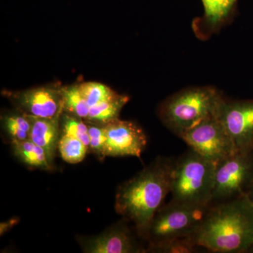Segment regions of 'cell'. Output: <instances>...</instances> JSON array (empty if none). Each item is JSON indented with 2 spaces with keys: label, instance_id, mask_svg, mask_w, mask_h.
Listing matches in <instances>:
<instances>
[{
  "label": "cell",
  "instance_id": "6da1fadb",
  "mask_svg": "<svg viewBox=\"0 0 253 253\" xmlns=\"http://www.w3.org/2000/svg\"><path fill=\"white\" fill-rule=\"evenodd\" d=\"M174 160L158 157L132 179L118 187L115 209L131 223L144 240L150 223L170 193Z\"/></svg>",
  "mask_w": 253,
  "mask_h": 253
},
{
  "label": "cell",
  "instance_id": "7a4b0ae2",
  "mask_svg": "<svg viewBox=\"0 0 253 253\" xmlns=\"http://www.w3.org/2000/svg\"><path fill=\"white\" fill-rule=\"evenodd\" d=\"M193 239L209 252L247 253L253 244V204L245 195L211 205Z\"/></svg>",
  "mask_w": 253,
  "mask_h": 253
},
{
  "label": "cell",
  "instance_id": "3957f363",
  "mask_svg": "<svg viewBox=\"0 0 253 253\" xmlns=\"http://www.w3.org/2000/svg\"><path fill=\"white\" fill-rule=\"evenodd\" d=\"M222 95L212 86L186 88L167 98L158 115L163 124L180 136L206 120L216 116Z\"/></svg>",
  "mask_w": 253,
  "mask_h": 253
},
{
  "label": "cell",
  "instance_id": "277c9868",
  "mask_svg": "<svg viewBox=\"0 0 253 253\" xmlns=\"http://www.w3.org/2000/svg\"><path fill=\"white\" fill-rule=\"evenodd\" d=\"M216 165L192 149L174 160L170 184L172 201L194 207H209Z\"/></svg>",
  "mask_w": 253,
  "mask_h": 253
},
{
  "label": "cell",
  "instance_id": "5b68a950",
  "mask_svg": "<svg viewBox=\"0 0 253 253\" xmlns=\"http://www.w3.org/2000/svg\"><path fill=\"white\" fill-rule=\"evenodd\" d=\"M208 208L194 207L173 201L163 206L153 217L145 234L144 240L148 243L147 248L179 238L193 237Z\"/></svg>",
  "mask_w": 253,
  "mask_h": 253
},
{
  "label": "cell",
  "instance_id": "8992f818",
  "mask_svg": "<svg viewBox=\"0 0 253 253\" xmlns=\"http://www.w3.org/2000/svg\"><path fill=\"white\" fill-rule=\"evenodd\" d=\"M253 183V149L239 151L216 165L211 204L247 194Z\"/></svg>",
  "mask_w": 253,
  "mask_h": 253
},
{
  "label": "cell",
  "instance_id": "52a82bcc",
  "mask_svg": "<svg viewBox=\"0 0 253 253\" xmlns=\"http://www.w3.org/2000/svg\"><path fill=\"white\" fill-rule=\"evenodd\" d=\"M179 138L185 141L190 149L216 164L239 151L216 116L186 131Z\"/></svg>",
  "mask_w": 253,
  "mask_h": 253
},
{
  "label": "cell",
  "instance_id": "ba28073f",
  "mask_svg": "<svg viewBox=\"0 0 253 253\" xmlns=\"http://www.w3.org/2000/svg\"><path fill=\"white\" fill-rule=\"evenodd\" d=\"M216 117L222 123L239 151L253 149V99L224 98Z\"/></svg>",
  "mask_w": 253,
  "mask_h": 253
},
{
  "label": "cell",
  "instance_id": "9c48e42d",
  "mask_svg": "<svg viewBox=\"0 0 253 253\" xmlns=\"http://www.w3.org/2000/svg\"><path fill=\"white\" fill-rule=\"evenodd\" d=\"M123 219L99 235L77 236L83 252L86 253H140L146 249L138 242L136 236Z\"/></svg>",
  "mask_w": 253,
  "mask_h": 253
},
{
  "label": "cell",
  "instance_id": "30bf717a",
  "mask_svg": "<svg viewBox=\"0 0 253 253\" xmlns=\"http://www.w3.org/2000/svg\"><path fill=\"white\" fill-rule=\"evenodd\" d=\"M106 134L105 156L140 158L147 144V138L140 126L119 118L103 126Z\"/></svg>",
  "mask_w": 253,
  "mask_h": 253
},
{
  "label": "cell",
  "instance_id": "8fae6325",
  "mask_svg": "<svg viewBox=\"0 0 253 253\" xmlns=\"http://www.w3.org/2000/svg\"><path fill=\"white\" fill-rule=\"evenodd\" d=\"M15 99L24 114L34 117H55L63 111L61 89L38 87L18 93Z\"/></svg>",
  "mask_w": 253,
  "mask_h": 253
},
{
  "label": "cell",
  "instance_id": "7c38bea8",
  "mask_svg": "<svg viewBox=\"0 0 253 253\" xmlns=\"http://www.w3.org/2000/svg\"><path fill=\"white\" fill-rule=\"evenodd\" d=\"M62 113L49 118L34 117L27 115L31 123L29 139L44 150L51 166H53L56 150L59 147L60 121Z\"/></svg>",
  "mask_w": 253,
  "mask_h": 253
},
{
  "label": "cell",
  "instance_id": "4fadbf2b",
  "mask_svg": "<svg viewBox=\"0 0 253 253\" xmlns=\"http://www.w3.org/2000/svg\"><path fill=\"white\" fill-rule=\"evenodd\" d=\"M204 7V16L201 20L211 32L221 28L234 16L238 0H201Z\"/></svg>",
  "mask_w": 253,
  "mask_h": 253
},
{
  "label": "cell",
  "instance_id": "5bb4252c",
  "mask_svg": "<svg viewBox=\"0 0 253 253\" xmlns=\"http://www.w3.org/2000/svg\"><path fill=\"white\" fill-rule=\"evenodd\" d=\"M126 95H121L116 99L103 101L91 106L85 122L90 124L105 126L118 118L121 110L129 101Z\"/></svg>",
  "mask_w": 253,
  "mask_h": 253
},
{
  "label": "cell",
  "instance_id": "9a60e30c",
  "mask_svg": "<svg viewBox=\"0 0 253 253\" xmlns=\"http://www.w3.org/2000/svg\"><path fill=\"white\" fill-rule=\"evenodd\" d=\"M11 145L15 156L27 166L44 170H49L53 168L48 161L44 150L30 139Z\"/></svg>",
  "mask_w": 253,
  "mask_h": 253
},
{
  "label": "cell",
  "instance_id": "2e32d148",
  "mask_svg": "<svg viewBox=\"0 0 253 253\" xmlns=\"http://www.w3.org/2000/svg\"><path fill=\"white\" fill-rule=\"evenodd\" d=\"M62 95L63 111L84 119L87 118L89 105L77 85L66 86L61 89Z\"/></svg>",
  "mask_w": 253,
  "mask_h": 253
},
{
  "label": "cell",
  "instance_id": "e0dca14e",
  "mask_svg": "<svg viewBox=\"0 0 253 253\" xmlns=\"http://www.w3.org/2000/svg\"><path fill=\"white\" fill-rule=\"evenodd\" d=\"M58 149L63 161L71 164L82 162L89 151L87 146L83 141L66 134H62L60 137Z\"/></svg>",
  "mask_w": 253,
  "mask_h": 253
},
{
  "label": "cell",
  "instance_id": "ac0fdd59",
  "mask_svg": "<svg viewBox=\"0 0 253 253\" xmlns=\"http://www.w3.org/2000/svg\"><path fill=\"white\" fill-rule=\"evenodd\" d=\"M4 127L11 143L30 139L31 123L27 115H9L4 119Z\"/></svg>",
  "mask_w": 253,
  "mask_h": 253
},
{
  "label": "cell",
  "instance_id": "d6986e66",
  "mask_svg": "<svg viewBox=\"0 0 253 253\" xmlns=\"http://www.w3.org/2000/svg\"><path fill=\"white\" fill-rule=\"evenodd\" d=\"M78 87L89 107L103 101L116 99L120 95L109 86L94 82L82 83L78 84Z\"/></svg>",
  "mask_w": 253,
  "mask_h": 253
},
{
  "label": "cell",
  "instance_id": "ffe728a7",
  "mask_svg": "<svg viewBox=\"0 0 253 253\" xmlns=\"http://www.w3.org/2000/svg\"><path fill=\"white\" fill-rule=\"evenodd\" d=\"M62 134L77 138L87 146L89 149V137L88 125L83 121V118L63 111L61 116Z\"/></svg>",
  "mask_w": 253,
  "mask_h": 253
},
{
  "label": "cell",
  "instance_id": "44dd1931",
  "mask_svg": "<svg viewBox=\"0 0 253 253\" xmlns=\"http://www.w3.org/2000/svg\"><path fill=\"white\" fill-rule=\"evenodd\" d=\"M199 246L192 236L171 240L158 246L148 247L146 253H196L199 252Z\"/></svg>",
  "mask_w": 253,
  "mask_h": 253
},
{
  "label": "cell",
  "instance_id": "7402d4cb",
  "mask_svg": "<svg viewBox=\"0 0 253 253\" xmlns=\"http://www.w3.org/2000/svg\"><path fill=\"white\" fill-rule=\"evenodd\" d=\"M87 125L89 137V151L96 155L100 160H103L106 157V134L104 126L90 123H87Z\"/></svg>",
  "mask_w": 253,
  "mask_h": 253
},
{
  "label": "cell",
  "instance_id": "603a6c76",
  "mask_svg": "<svg viewBox=\"0 0 253 253\" xmlns=\"http://www.w3.org/2000/svg\"><path fill=\"white\" fill-rule=\"evenodd\" d=\"M19 222V219L18 217H13L9 220L3 221L0 224V235L3 236L14 227Z\"/></svg>",
  "mask_w": 253,
  "mask_h": 253
},
{
  "label": "cell",
  "instance_id": "cb8c5ba5",
  "mask_svg": "<svg viewBox=\"0 0 253 253\" xmlns=\"http://www.w3.org/2000/svg\"><path fill=\"white\" fill-rule=\"evenodd\" d=\"M246 196L249 198V201L253 204V183L251 188H250L249 191H248Z\"/></svg>",
  "mask_w": 253,
  "mask_h": 253
},
{
  "label": "cell",
  "instance_id": "d4e9b609",
  "mask_svg": "<svg viewBox=\"0 0 253 253\" xmlns=\"http://www.w3.org/2000/svg\"><path fill=\"white\" fill-rule=\"evenodd\" d=\"M247 253H253V244L250 247V249L248 250Z\"/></svg>",
  "mask_w": 253,
  "mask_h": 253
}]
</instances>
